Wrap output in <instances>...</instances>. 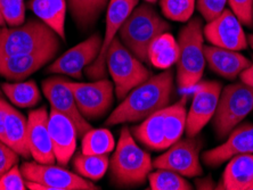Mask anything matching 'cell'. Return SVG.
Returning <instances> with one entry per match:
<instances>
[{
	"instance_id": "17",
	"label": "cell",
	"mask_w": 253,
	"mask_h": 190,
	"mask_svg": "<svg viewBox=\"0 0 253 190\" xmlns=\"http://www.w3.org/2000/svg\"><path fill=\"white\" fill-rule=\"evenodd\" d=\"M48 129L56 162L61 166L68 165L76 152L77 137L79 136L76 124L65 114L51 109L48 116Z\"/></svg>"
},
{
	"instance_id": "33",
	"label": "cell",
	"mask_w": 253,
	"mask_h": 190,
	"mask_svg": "<svg viewBox=\"0 0 253 190\" xmlns=\"http://www.w3.org/2000/svg\"><path fill=\"white\" fill-rule=\"evenodd\" d=\"M0 16L9 27H18L25 22L24 0H0Z\"/></svg>"
},
{
	"instance_id": "39",
	"label": "cell",
	"mask_w": 253,
	"mask_h": 190,
	"mask_svg": "<svg viewBox=\"0 0 253 190\" xmlns=\"http://www.w3.org/2000/svg\"><path fill=\"white\" fill-rule=\"evenodd\" d=\"M240 77L241 82H243V83L250 85V87L253 88V62L248 69H245L243 72L240 74Z\"/></svg>"
},
{
	"instance_id": "42",
	"label": "cell",
	"mask_w": 253,
	"mask_h": 190,
	"mask_svg": "<svg viewBox=\"0 0 253 190\" xmlns=\"http://www.w3.org/2000/svg\"><path fill=\"white\" fill-rule=\"evenodd\" d=\"M248 43L250 44L251 48L253 49V35H250L248 37Z\"/></svg>"
},
{
	"instance_id": "8",
	"label": "cell",
	"mask_w": 253,
	"mask_h": 190,
	"mask_svg": "<svg viewBox=\"0 0 253 190\" xmlns=\"http://www.w3.org/2000/svg\"><path fill=\"white\" fill-rule=\"evenodd\" d=\"M22 174L28 181L39 182L43 190H98L90 180L71 171L55 166L54 164L24 162L21 167Z\"/></svg>"
},
{
	"instance_id": "21",
	"label": "cell",
	"mask_w": 253,
	"mask_h": 190,
	"mask_svg": "<svg viewBox=\"0 0 253 190\" xmlns=\"http://www.w3.org/2000/svg\"><path fill=\"white\" fill-rule=\"evenodd\" d=\"M252 186L253 154H240L229 159L217 189L250 190Z\"/></svg>"
},
{
	"instance_id": "23",
	"label": "cell",
	"mask_w": 253,
	"mask_h": 190,
	"mask_svg": "<svg viewBox=\"0 0 253 190\" xmlns=\"http://www.w3.org/2000/svg\"><path fill=\"white\" fill-rule=\"evenodd\" d=\"M28 8L48 25L59 38L65 40V17L68 0H30Z\"/></svg>"
},
{
	"instance_id": "22",
	"label": "cell",
	"mask_w": 253,
	"mask_h": 190,
	"mask_svg": "<svg viewBox=\"0 0 253 190\" xmlns=\"http://www.w3.org/2000/svg\"><path fill=\"white\" fill-rule=\"evenodd\" d=\"M5 143L22 157H31L28 145V120L8 103L5 111Z\"/></svg>"
},
{
	"instance_id": "40",
	"label": "cell",
	"mask_w": 253,
	"mask_h": 190,
	"mask_svg": "<svg viewBox=\"0 0 253 190\" xmlns=\"http://www.w3.org/2000/svg\"><path fill=\"white\" fill-rule=\"evenodd\" d=\"M196 186L199 189H213L214 185L213 182H212L211 178H206V179H202V180L196 181Z\"/></svg>"
},
{
	"instance_id": "9",
	"label": "cell",
	"mask_w": 253,
	"mask_h": 190,
	"mask_svg": "<svg viewBox=\"0 0 253 190\" xmlns=\"http://www.w3.org/2000/svg\"><path fill=\"white\" fill-rule=\"evenodd\" d=\"M68 85L85 120H97L112 105L114 87L112 82L105 77L89 83L68 80Z\"/></svg>"
},
{
	"instance_id": "7",
	"label": "cell",
	"mask_w": 253,
	"mask_h": 190,
	"mask_svg": "<svg viewBox=\"0 0 253 190\" xmlns=\"http://www.w3.org/2000/svg\"><path fill=\"white\" fill-rule=\"evenodd\" d=\"M253 111V88L240 82L227 85L220 94L213 115V128L217 135H229Z\"/></svg>"
},
{
	"instance_id": "32",
	"label": "cell",
	"mask_w": 253,
	"mask_h": 190,
	"mask_svg": "<svg viewBox=\"0 0 253 190\" xmlns=\"http://www.w3.org/2000/svg\"><path fill=\"white\" fill-rule=\"evenodd\" d=\"M160 6L168 20L188 22L194 13L196 0H160Z\"/></svg>"
},
{
	"instance_id": "13",
	"label": "cell",
	"mask_w": 253,
	"mask_h": 190,
	"mask_svg": "<svg viewBox=\"0 0 253 190\" xmlns=\"http://www.w3.org/2000/svg\"><path fill=\"white\" fill-rule=\"evenodd\" d=\"M230 9H225L219 16L203 28V35L212 46L230 50H243L248 47V38L243 27Z\"/></svg>"
},
{
	"instance_id": "36",
	"label": "cell",
	"mask_w": 253,
	"mask_h": 190,
	"mask_svg": "<svg viewBox=\"0 0 253 190\" xmlns=\"http://www.w3.org/2000/svg\"><path fill=\"white\" fill-rule=\"evenodd\" d=\"M230 10L245 27L252 28V5L253 0H228Z\"/></svg>"
},
{
	"instance_id": "25",
	"label": "cell",
	"mask_w": 253,
	"mask_h": 190,
	"mask_svg": "<svg viewBox=\"0 0 253 190\" xmlns=\"http://www.w3.org/2000/svg\"><path fill=\"white\" fill-rule=\"evenodd\" d=\"M148 62L159 70L171 69L179 58V44L172 35L166 32L155 38L148 48Z\"/></svg>"
},
{
	"instance_id": "6",
	"label": "cell",
	"mask_w": 253,
	"mask_h": 190,
	"mask_svg": "<svg viewBox=\"0 0 253 190\" xmlns=\"http://www.w3.org/2000/svg\"><path fill=\"white\" fill-rule=\"evenodd\" d=\"M106 66L114 82L115 95L121 100L125 99L133 88L152 76L151 71L143 62L117 38L109 48Z\"/></svg>"
},
{
	"instance_id": "38",
	"label": "cell",
	"mask_w": 253,
	"mask_h": 190,
	"mask_svg": "<svg viewBox=\"0 0 253 190\" xmlns=\"http://www.w3.org/2000/svg\"><path fill=\"white\" fill-rule=\"evenodd\" d=\"M6 100L0 97V140L5 143V111H6Z\"/></svg>"
},
{
	"instance_id": "10",
	"label": "cell",
	"mask_w": 253,
	"mask_h": 190,
	"mask_svg": "<svg viewBox=\"0 0 253 190\" xmlns=\"http://www.w3.org/2000/svg\"><path fill=\"white\" fill-rule=\"evenodd\" d=\"M138 1L139 0H110L106 12L105 35L102 41V48L97 58L85 68V76L89 79L99 80L106 76V57L109 48L115 39L117 33L120 31L122 24L138 5Z\"/></svg>"
},
{
	"instance_id": "15",
	"label": "cell",
	"mask_w": 253,
	"mask_h": 190,
	"mask_svg": "<svg viewBox=\"0 0 253 190\" xmlns=\"http://www.w3.org/2000/svg\"><path fill=\"white\" fill-rule=\"evenodd\" d=\"M42 90L48 102L50 103L51 109L65 114L73 121L79 136H84L92 129L88 120H85L78 109L76 99L68 85V79L61 76L49 77L42 82Z\"/></svg>"
},
{
	"instance_id": "14",
	"label": "cell",
	"mask_w": 253,
	"mask_h": 190,
	"mask_svg": "<svg viewBox=\"0 0 253 190\" xmlns=\"http://www.w3.org/2000/svg\"><path fill=\"white\" fill-rule=\"evenodd\" d=\"M102 37L99 35H92L83 42L65 51L61 57H58L49 68L48 73L65 74V76L83 77V71L91 64L97 58L102 48Z\"/></svg>"
},
{
	"instance_id": "12",
	"label": "cell",
	"mask_w": 253,
	"mask_h": 190,
	"mask_svg": "<svg viewBox=\"0 0 253 190\" xmlns=\"http://www.w3.org/2000/svg\"><path fill=\"white\" fill-rule=\"evenodd\" d=\"M196 85L186 121L185 131L188 137H196L213 117L221 94V84L218 82L206 81Z\"/></svg>"
},
{
	"instance_id": "19",
	"label": "cell",
	"mask_w": 253,
	"mask_h": 190,
	"mask_svg": "<svg viewBox=\"0 0 253 190\" xmlns=\"http://www.w3.org/2000/svg\"><path fill=\"white\" fill-rule=\"evenodd\" d=\"M240 154H253L252 123H245V124L236 126L229 133L226 143L204 152L202 159L207 165L218 166Z\"/></svg>"
},
{
	"instance_id": "18",
	"label": "cell",
	"mask_w": 253,
	"mask_h": 190,
	"mask_svg": "<svg viewBox=\"0 0 253 190\" xmlns=\"http://www.w3.org/2000/svg\"><path fill=\"white\" fill-rule=\"evenodd\" d=\"M59 48H47L31 54L14 55L0 59V76L10 81H22L42 68L57 54Z\"/></svg>"
},
{
	"instance_id": "4",
	"label": "cell",
	"mask_w": 253,
	"mask_h": 190,
	"mask_svg": "<svg viewBox=\"0 0 253 190\" xmlns=\"http://www.w3.org/2000/svg\"><path fill=\"white\" fill-rule=\"evenodd\" d=\"M59 46V37L39 18H29L18 27H0V59Z\"/></svg>"
},
{
	"instance_id": "46",
	"label": "cell",
	"mask_w": 253,
	"mask_h": 190,
	"mask_svg": "<svg viewBox=\"0 0 253 190\" xmlns=\"http://www.w3.org/2000/svg\"><path fill=\"white\" fill-rule=\"evenodd\" d=\"M0 95H1V88H0Z\"/></svg>"
},
{
	"instance_id": "35",
	"label": "cell",
	"mask_w": 253,
	"mask_h": 190,
	"mask_svg": "<svg viewBox=\"0 0 253 190\" xmlns=\"http://www.w3.org/2000/svg\"><path fill=\"white\" fill-rule=\"evenodd\" d=\"M227 2L228 0H197L196 7L204 20L210 22L224 12Z\"/></svg>"
},
{
	"instance_id": "43",
	"label": "cell",
	"mask_w": 253,
	"mask_h": 190,
	"mask_svg": "<svg viewBox=\"0 0 253 190\" xmlns=\"http://www.w3.org/2000/svg\"><path fill=\"white\" fill-rule=\"evenodd\" d=\"M145 1L148 2V3H154V2L158 1V0H145Z\"/></svg>"
},
{
	"instance_id": "1",
	"label": "cell",
	"mask_w": 253,
	"mask_h": 190,
	"mask_svg": "<svg viewBox=\"0 0 253 190\" xmlns=\"http://www.w3.org/2000/svg\"><path fill=\"white\" fill-rule=\"evenodd\" d=\"M173 92V73L170 69L151 76L133 88L105 121L107 125L132 123L169 106Z\"/></svg>"
},
{
	"instance_id": "31",
	"label": "cell",
	"mask_w": 253,
	"mask_h": 190,
	"mask_svg": "<svg viewBox=\"0 0 253 190\" xmlns=\"http://www.w3.org/2000/svg\"><path fill=\"white\" fill-rule=\"evenodd\" d=\"M68 2L73 20L83 29L94 24L102 12L97 0H68Z\"/></svg>"
},
{
	"instance_id": "27",
	"label": "cell",
	"mask_w": 253,
	"mask_h": 190,
	"mask_svg": "<svg viewBox=\"0 0 253 190\" xmlns=\"http://www.w3.org/2000/svg\"><path fill=\"white\" fill-rule=\"evenodd\" d=\"M1 89L14 105L22 109L36 106L42 99L39 88L35 81L2 83Z\"/></svg>"
},
{
	"instance_id": "41",
	"label": "cell",
	"mask_w": 253,
	"mask_h": 190,
	"mask_svg": "<svg viewBox=\"0 0 253 190\" xmlns=\"http://www.w3.org/2000/svg\"><path fill=\"white\" fill-rule=\"evenodd\" d=\"M107 1H109V0H97L98 6L100 7V8H102V10H103L104 7H105V5L107 3Z\"/></svg>"
},
{
	"instance_id": "37",
	"label": "cell",
	"mask_w": 253,
	"mask_h": 190,
	"mask_svg": "<svg viewBox=\"0 0 253 190\" xmlns=\"http://www.w3.org/2000/svg\"><path fill=\"white\" fill-rule=\"evenodd\" d=\"M18 156L20 155L8 145L0 140V178L12 169L15 164H18Z\"/></svg>"
},
{
	"instance_id": "28",
	"label": "cell",
	"mask_w": 253,
	"mask_h": 190,
	"mask_svg": "<svg viewBox=\"0 0 253 190\" xmlns=\"http://www.w3.org/2000/svg\"><path fill=\"white\" fill-rule=\"evenodd\" d=\"M77 173L90 181L100 180L107 172L110 159L107 155H85L80 152L73 161Z\"/></svg>"
},
{
	"instance_id": "45",
	"label": "cell",
	"mask_w": 253,
	"mask_h": 190,
	"mask_svg": "<svg viewBox=\"0 0 253 190\" xmlns=\"http://www.w3.org/2000/svg\"><path fill=\"white\" fill-rule=\"evenodd\" d=\"M251 17H252V28H253V5H252V12H251Z\"/></svg>"
},
{
	"instance_id": "5",
	"label": "cell",
	"mask_w": 253,
	"mask_h": 190,
	"mask_svg": "<svg viewBox=\"0 0 253 190\" xmlns=\"http://www.w3.org/2000/svg\"><path fill=\"white\" fill-rule=\"evenodd\" d=\"M179 58L177 61V81L180 88H193L202 79L206 68L202 22L192 18L180 30L178 37Z\"/></svg>"
},
{
	"instance_id": "26",
	"label": "cell",
	"mask_w": 253,
	"mask_h": 190,
	"mask_svg": "<svg viewBox=\"0 0 253 190\" xmlns=\"http://www.w3.org/2000/svg\"><path fill=\"white\" fill-rule=\"evenodd\" d=\"M186 104H187V98L183 97L176 104L167 106L165 109V135L168 148L172 144L177 143L184 135L186 121H187Z\"/></svg>"
},
{
	"instance_id": "24",
	"label": "cell",
	"mask_w": 253,
	"mask_h": 190,
	"mask_svg": "<svg viewBox=\"0 0 253 190\" xmlns=\"http://www.w3.org/2000/svg\"><path fill=\"white\" fill-rule=\"evenodd\" d=\"M135 137L151 150L163 151L168 148L165 135V109L145 118L141 124L132 129Z\"/></svg>"
},
{
	"instance_id": "30",
	"label": "cell",
	"mask_w": 253,
	"mask_h": 190,
	"mask_svg": "<svg viewBox=\"0 0 253 190\" xmlns=\"http://www.w3.org/2000/svg\"><path fill=\"white\" fill-rule=\"evenodd\" d=\"M152 190H191L192 185L181 174L167 169H158L148 174Z\"/></svg>"
},
{
	"instance_id": "44",
	"label": "cell",
	"mask_w": 253,
	"mask_h": 190,
	"mask_svg": "<svg viewBox=\"0 0 253 190\" xmlns=\"http://www.w3.org/2000/svg\"><path fill=\"white\" fill-rule=\"evenodd\" d=\"M3 25H5V23H3L1 16H0V27H3Z\"/></svg>"
},
{
	"instance_id": "11",
	"label": "cell",
	"mask_w": 253,
	"mask_h": 190,
	"mask_svg": "<svg viewBox=\"0 0 253 190\" xmlns=\"http://www.w3.org/2000/svg\"><path fill=\"white\" fill-rule=\"evenodd\" d=\"M201 141L188 137L171 145L168 151L153 161L155 169L174 171L186 178H195L202 174L200 163Z\"/></svg>"
},
{
	"instance_id": "3",
	"label": "cell",
	"mask_w": 253,
	"mask_h": 190,
	"mask_svg": "<svg viewBox=\"0 0 253 190\" xmlns=\"http://www.w3.org/2000/svg\"><path fill=\"white\" fill-rule=\"evenodd\" d=\"M170 25L148 3H140L129 15L119 31L122 43L140 59L148 62V48L155 38L168 32Z\"/></svg>"
},
{
	"instance_id": "16",
	"label": "cell",
	"mask_w": 253,
	"mask_h": 190,
	"mask_svg": "<svg viewBox=\"0 0 253 190\" xmlns=\"http://www.w3.org/2000/svg\"><path fill=\"white\" fill-rule=\"evenodd\" d=\"M47 110L40 107L30 112L28 116V145L31 157L42 164H54L56 162L53 143L48 129Z\"/></svg>"
},
{
	"instance_id": "20",
	"label": "cell",
	"mask_w": 253,
	"mask_h": 190,
	"mask_svg": "<svg viewBox=\"0 0 253 190\" xmlns=\"http://www.w3.org/2000/svg\"><path fill=\"white\" fill-rule=\"evenodd\" d=\"M204 55L209 68L214 73L228 80L235 79L251 64V62L239 51L215 47L212 44L204 46Z\"/></svg>"
},
{
	"instance_id": "2",
	"label": "cell",
	"mask_w": 253,
	"mask_h": 190,
	"mask_svg": "<svg viewBox=\"0 0 253 190\" xmlns=\"http://www.w3.org/2000/svg\"><path fill=\"white\" fill-rule=\"evenodd\" d=\"M153 170V161L148 152L141 150L128 128H122L112 158L110 172L117 187L141 185Z\"/></svg>"
},
{
	"instance_id": "34",
	"label": "cell",
	"mask_w": 253,
	"mask_h": 190,
	"mask_svg": "<svg viewBox=\"0 0 253 190\" xmlns=\"http://www.w3.org/2000/svg\"><path fill=\"white\" fill-rule=\"evenodd\" d=\"M27 188V182H24V177L17 164L0 178V190H25Z\"/></svg>"
},
{
	"instance_id": "29",
	"label": "cell",
	"mask_w": 253,
	"mask_h": 190,
	"mask_svg": "<svg viewBox=\"0 0 253 190\" xmlns=\"http://www.w3.org/2000/svg\"><path fill=\"white\" fill-rule=\"evenodd\" d=\"M115 148V140L107 129H90L83 136L81 152L85 155H107Z\"/></svg>"
}]
</instances>
